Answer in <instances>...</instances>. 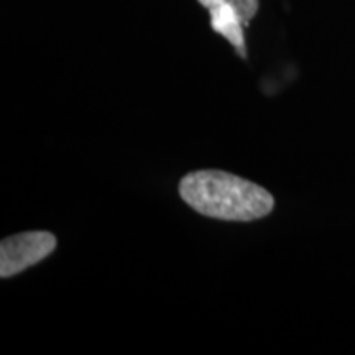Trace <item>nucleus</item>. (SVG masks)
<instances>
[{
  "mask_svg": "<svg viewBox=\"0 0 355 355\" xmlns=\"http://www.w3.org/2000/svg\"><path fill=\"white\" fill-rule=\"evenodd\" d=\"M178 191L191 209L212 219L250 222L268 216L275 207L265 188L219 170L188 173Z\"/></svg>",
  "mask_w": 355,
  "mask_h": 355,
  "instance_id": "nucleus-1",
  "label": "nucleus"
},
{
  "mask_svg": "<svg viewBox=\"0 0 355 355\" xmlns=\"http://www.w3.org/2000/svg\"><path fill=\"white\" fill-rule=\"evenodd\" d=\"M56 237L44 230L21 232L3 239L0 243V277L10 278L53 254Z\"/></svg>",
  "mask_w": 355,
  "mask_h": 355,
  "instance_id": "nucleus-2",
  "label": "nucleus"
},
{
  "mask_svg": "<svg viewBox=\"0 0 355 355\" xmlns=\"http://www.w3.org/2000/svg\"><path fill=\"white\" fill-rule=\"evenodd\" d=\"M211 25L216 33H219L239 51L242 58L247 56L245 53V40H243V25L239 20L234 7L230 6L229 0L217 3L216 7L209 8Z\"/></svg>",
  "mask_w": 355,
  "mask_h": 355,
  "instance_id": "nucleus-3",
  "label": "nucleus"
},
{
  "mask_svg": "<svg viewBox=\"0 0 355 355\" xmlns=\"http://www.w3.org/2000/svg\"><path fill=\"white\" fill-rule=\"evenodd\" d=\"M229 2L243 26L248 25V21L254 19L257 10H259V0H229Z\"/></svg>",
  "mask_w": 355,
  "mask_h": 355,
  "instance_id": "nucleus-4",
  "label": "nucleus"
},
{
  "mask_svg": "<svg viewBox=\"0 0 355 355\" xmlns=\"http://www.w3.org/2000/svg\"><path fill=\"white\" fill-rule=\"evenodd\" d=\"M199 3H201L202 7H206L207 10H209V8H212V7H216L217 3H220V2H225V0H198Z\"/></svg>",
  "mask_w": 355,
  "mask_h": 355,
  "instance_id": "nucleus-5",
  "label": "nucleus"
}]
</instances>
